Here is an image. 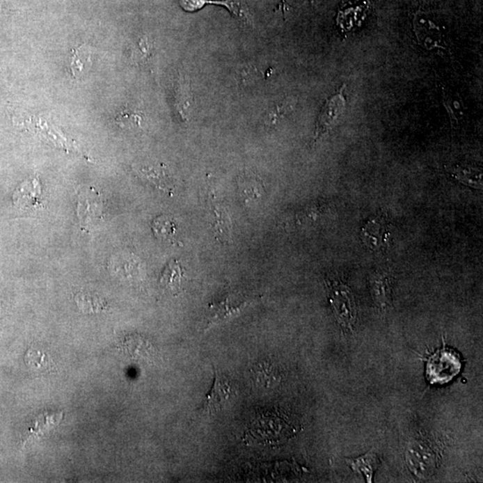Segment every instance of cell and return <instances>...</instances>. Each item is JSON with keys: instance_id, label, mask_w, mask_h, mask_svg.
I'll list each match as a JSON object with an SVG mask.
<instances>
[{"instance_id": "1", "label": "cell", "mask_w": 483, "mask_h": 483, "mask_svg": "<svg viewBox=\"0 0 483 483\" xmlns=\"http://www.w3.org/2000/svg\"><path fill=\"white\" fill-rule=\"evenodd\" d=\"M406 456L410 471L419 479L431 477L437 470L441 459L437 448L423 440L410 442Z\"/></svg>"}, {"instance_id": "2", "label": "cell", "mask_w": 483, "mask_h": 483, "mask_svg": "<svg viewBox=\"0 0 483 483\" xmlns=\"http://www.w3.org/2000/svg\"><path fill=\"white\" fill-rule=\"evenodd\" d=\"M329 291V302L335 319L342 328L352 331L357 319L356 300L352 291L347 285L340 282L331 285Z\"/></svg>"}, {"instance_id": "3", "label": "cell", "mask_w": 483, "mask_h": 483, "mask_svg": "<svg viewBox=\"0 0 483 483\" xmlns=\"http://www.w3.org/2000/svg\"><path fill=\"white\" fill-rule=\"evenodd\" d=\"M461 363L457 353L446 348L438 350L429 357L427 376L431 383H446L459 374Z\"/></svg>"}, {"instance_id": "4", "label": "cell", "mask_w": 483, "mask_h": 483, "mask_svg": "<svg viewBox=\"0 0 483 483\" xmlns=\"http://www.w3.org/2000/svg\"><path fill=\"white\" fill-rule=\"evenodd\" d=\"M180 5L184 11L196 12L206 5L225 6L232 17L247 27H253V15L246 0H180Z\"/></svg>"}, {"instance_id": "5", "label": "cell", "mask_w": 483, "mask_h": 483, "mask_svg": "<svg viewBox=\"0 0 483 483\" xmlns=\"http://www.w3.org/2000/svg\"><path fill=\"white\" fill-rule=\"evenodd\" d=\"M250 303V298L244 296V294L237 292L228 293L221 301L213 303L211 306V316H209L207 328L239 315L242 310Z\"/></svg>"}, {"instance_id": "6", "label": "cell", "mask_w": 483, "mask_h": 483, "mask_svg": "<svg viewBox=\"0 0 483 483\" xmlns=\"http://www.w3.org/2000/svg\"><path fill=\"white\" fill-rule=\"evenodd\" d=\"M345 89L346 84H343L338 92L332 95L323 106L317 121L315 142L327 134L338 118L343 114L347 106L346 97L344 95Z\"/></svg>"}, {"instance_id": "7", "label": "cell", "mask_w": 483, "mask_h": 483, "mask_svg": "<svg viewBox=\"0 0 483 483\" xmlns=\"http://www.w3.org/2000/svg\"><path fill=\"white\" fill-rule=\"evenodd\" d=\"M134 168L139 177L163 192L172 194L177 190V181L164 165L141 164L134 166Z\"/></svg>"}, {"instance_id": "8", "label": "cell", "mask_w": 483, "mask_h": 483, "mask_svg": "<svg viewBox=\"0 0 483 483\" xmlns=\"http://www.w3.org/2000/svg\"><path fill=\"white\" fill-rule=\"evenodd\" d=\"M233 395L234 391L232 390L230 382L223 375L219 374L216 371L212 390L209 391L205 399L203 400V411L208 413L219 412L227 406Z\"/></svg>"}, {"instance_id": "9", "label": "cell", "mask_w": 483, "mask_h": 483, "mask_svg": "<svg viewBox=\"0 0 483 483\" xmlns=\"http://www.w3.org/2000/svg\"><path fill=\"white\" fill-rule=\"evenodd\" d=\"M40 194V183L37 177L30 178L21 184L13 196V202L18 209L28 211L35 207H39Z\"/></svg>"}, {"instance_id": "10", "label": "cell", "mask_w": 483, "mask_h": 483, "mask_svg": "<svg viewBox=\"0 0 483 483\" xmlns=\"http://www.w3.org/2000/svg\"><path fill=\"white\" fill-rule=\"evenodd\" d=\"M369 285L375 306L385 312L391 303L390 276L385 272H374L369 277Z\"/></svg>"}, {"instance_id": "11", "label": "cell", "mask_w": 483, "mask_h": 483, "mask_svg": "<svg viewBox=\"0 0 483 483\" xmlns=\"http://www.w3.org/2000/svg\"><path fill=\"white\" fill-rule=\"evenodd\" d=\"M212 228L221 243H228L232 238V222L228 209L221 203H212Z\"/></svg>"}, {"instance_id": "12", "label": "cell", "mask_w": 483, "mask_h": 483, "mask_svg": "<svg viewBox=\"0 0 483 483\" xmlns=\"http://www.w3.org/2000/svg\"><path fill=\"white\" fill-rule=\"evenodd\" d=\"M346 462L353 471L362 473L369 483L372 482L373 475L379 466V457L373 450L356 459H346Z\"/></svg>"}, {"instance_id": "13", "label": "cell", "mask_w": 483, "mask_h": 483, "mask_svg": "<svg viewBox=\"0 0 483 483\" xmlns=\"http://www.w3.org/2000/svg\"><path fill=\"white\" fill-rule=\"evenodd\" d=\"M379 234L388 235L387 228L385 227V222L382 219H374L370 221L366 227L363 228V238L367 246L373 248L374 250H381L383 248L381 243L386 244L388 243V238L379 236Z\"/></svg>"}, {"instance_id": "14", "label": "cell", "mask_w": 483, "mask_h": 483, "mask_svg": "<svg viewBox=\"0 0 483 483\" xmlns=\"http://www.w3.org/2000/svg\"><path fill=\"white\" fill-rule=\"evenodd\" d=\"M184 271L177 260H172L166 267L161 277V285L171 292H178L184 279Z\"/></svg>"}, {"instance_id": "15", "label": "cell", "mask_w": 483, "mask_h": 483, "mask_svg": "<svg viewBox=\"0 0 483 483\" xmlns=\"http://www.w3.org/2000/svg\"><path fill=\"white\" fill-rule=\"evenodd\" d=\"M241 196L247 202L259 200L264 192L262 182L253 175H244L238 180Z\"/></svg>"}, {"instance_id": "16", "label": "cell", "mask_w": 483, "mask_h": 483, "mask_svg": "<svg viewBox=\"0 0 483 483\" xmlns=\"http://www.w3.org/2000/svg\"><path fill=\"white\" fill-rule=\"evenodd\" d=\"M74 301L78 308L86 313L102 312L108 308V304L104 299L97 294L86 293V292L78 293Z\"/></svg>"}, {"instance_id": "17", "label": "cell", "mask_w": 483, "mask_h": 483, "mask_svg": "<svg viewBox=\"0 0 483 483\" xmlns=\"http://www.w3.org/2000/svg\"><path fill=\"white\" fill-rule=\"evenodd\" d=\"M152 230L159 239L173 242L177 237V225L168 216H159L152 222Z\"/></svg>"}, {"instance_id": "18", "label": "cell", "mask_w": 483, "mask_h": 483, "mask_svg": "<svg viewBox=\"0 0 483 483\" xmlns=\"http://www.w3.org/2000/svg\"><path fill=\"white\" fill-rule=\"evenodd\" d=\"M450 174L453 175L456 180L461 182L466 186H468L475 189H482V172L479 169H467L460 167L450 168Z\"/></svg>"}, {"instance_id": "19", "label": "cell", "mask_w": 483, "mask_h": 483, "mask_svg": "<svg viewBox=\"0 0 483 483\" xmlns=\"http://www.w3.org/2000/svg\"><path fill=\"white\" fill-rule=\"evenodd\" d=\"M90 56H92V53L87 47L81 46V48L75 50L71 63V70L74 77H81V74L86 73L90 68V65H92Z\"/></svg>"}, {"instance_id": "20", "label": "cell", "mask_w": 483, "mask_h": 483, "mask_svg": "<svg viewBox=\"0 0 483 483\" xmlns=\"http://www.w3.org/2000/svg\"><path fill=\"white\" fill-rule=\"evenodd\" d=\"M255 378L260 384L271 386L272 384L277 383L278 381V377L277 376V372L273 368L271 365L269 363H262L260 365L257 371L254 372Z\"/></svg>"}, {"instance_id": "21", "label": "cell", "mask_w": 483, "mask_h": 483, "mask_svg": "<svg viewBox=\"0 0 483 483\" xmlns=\"http://www.w3.org/2000/svg\"><path fill=\"white\" fill-rule=\"evenodd\" d=\"M443 105L446 108L448 114L451 119V123H452L453 127L454 125H459V119L457 118L456 115V109H459V106L454 104V102L452 99V96L450 94H448L443 90Z\"/></svg>"}, {"instance_id": "22", "label": "cell", "mask_w": 483, "mask_h": 483, "mask_svg": "<svg viewBox=\"0 0 483 483\" xmlns=\"http://www.w3.org/2000/svg\"><path fill=\"white\" fill-rule=\"evenodd\" d=\"M26 362L29 365L37 367V368H42V367L46 366V363H48V359H47L46 354L40 352V351L30 350L26 354Z\"/></svg>"}]
</instances>
